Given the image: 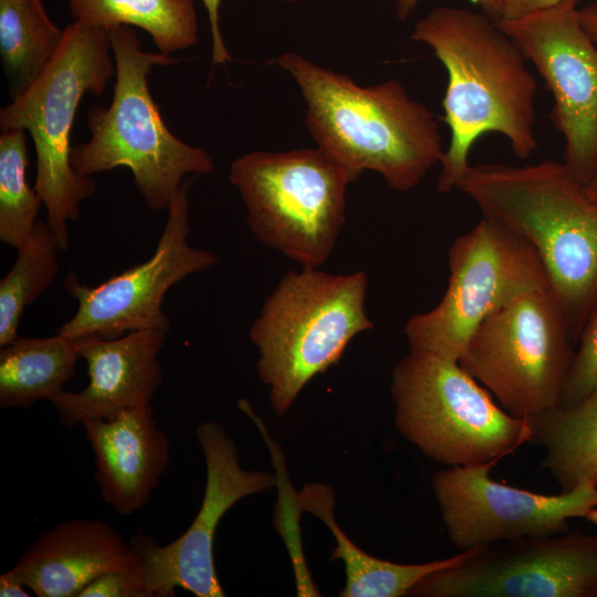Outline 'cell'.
I'll list each match as a JSON object with an SVG mask.
<instances>
[{"label":"cell","instance_id":"1","mask_svg":"<svg viewBox=\"0 0 597 597\" xmlns=\"http://www.w3.org/2000/svg\"><path fill=\"white\" fill-rule=\"evenodd\" d=\"M410 38L429 45L448 74L442 105L451 135L440 161L439 193L455 189L470 166L473 144L484 133L503 135L519 158L536 150V81L495 20L439 7L416 23Z\"/></svg>","mask_w":597,"mask_h":597},{"label":"cell","instance_id":"2","mask_svg":"<svg viewBox=\"0 0 597 597\" xmlns=\"http://www.w3.org/2000/svg\"><path fill=\"white\" fill-rule=\"evenodd\" d=\"M455 189L537 252L577 344L597 314V201L565 166L470 165Z\"/></svg>","mask_w":597,"mask_h":597},{"label":"cell","instance_id":"3","mask_svg":"<svg viewBox=\"0 0 597 597\" xmlns=\"http://www.w3.org/2000/svg\"><path fill=\"white\" fill-rule=\"evenodd\" d=\"M273 63L296 82L317 147L357 179L370 170L391 189L408 191L440 164L444 150L439 122L399 81L360 86L349 75L294 52L282 53Z\"/></svg>","mask_w":597,"mask_h":597},{"label":"cell","instance_id":"4","mask_svg":"<svg viewBox=\"0 0 597 597\" xmlns=\"http://www.w3.org/2000/svg\"><path fill=\"white\" fill-rule=\"evenodd\" d=\"M116 65L114 95L108 107L87 114L91 138L72 146L71 165L83 177L128 168L147 208L167 210L188 175H208L214 163L201 147L175 136L154 102L148 74L154 66L176 62L147 52L136 31L121 24L107 30Z\"/></svg>","mask_w":597,"mask_h":597},{"label":"cell","instance_id":"5","mask_svg":"<svg viewBox=\"0 0 597 597\" xmlns=\"http://www.w3.org/2000/svg\"><path fill=\"white\" fill-rule=\"evenodd\" d=\"M367 289L363 271L332 274L301 268L289 271L265 298L249 336L258 348V377L277 415L339 360L355 336L373 328Z\"/></svg>","mask_w":597,"mask_h":597},{"label":"cell","instance_id":"6","mask_svg":"<svg viewBox=\"0 0 597 597\" xmlns=\"http://www.w3.org/2000/svg\"><path fill=\"white\" fill-rule=\"evenodd\" d=\"M64 30L63 43L44 72L0 111L1 132L21 128L32 138L34 189L61 251L70 244L69 222L78 220L81 202L95 192L92 177L80 176L71 165L75 114L86 93L103 94L116 75L107 30L76 20Z\"/></svg>","mask_w":597,"mask_h":597},{"label":"cell","instance_id":"7","mask_svg":"<svg viewBox=\"0 0 597 597\" xmlns=\"http://www.w3.org/2000/svg\"><path fill=\"white\" fill-rule=\"evenodd\" d=\"M390 394L397 431L438 463L496 465L528 441L527 420L495 404L457 360L409 352L392 369Z\"/></svg>","mask_w":597,"mask_h":597},{"label":"cell","instance_id":"8","mask_svg":"<svg viewBox=\"0 0 597 597\" xmlns=\"http://www.w3.org/2000/svg\"><path fill=\"white\" fill-rule=\"evenodd\" d=\"M231 184L254 237L301 268H320L345 222L347 187L357 178L321 148L252 151L231 164Z\"/></svg>","mask_w":597,"mask_h":597},{"label":"cell","instance_id":"9","mask_svg":"<svg viewBox=\"0 0 597 597\" xmlns=\"http://www.w3.org/2000/svg\"><path fill=\"white\" fill-rule=\"evenodd\" d=\"M575 345L551 289L509 302L473 331L459 365L510 415L561 402Z\"/></svg>","mask_w":597,"mask_h":597},{"label":"cell","instance_id":"10","mask_svg":"<svg viewBox=\"0 0 597 597\" xmlns=\"http://www.w3.org/2000/svg\"><path fill=\"white\" fill-rule=\"evenodd\" d=\"M449 279L440 302L412 315L404 334L410 352L459 360L490 314L530 292L549 289L536 250L503 224L482 217L448 251Z\"/></svg>","mask_w":597,"mask_h":597},{"label":"cell","instance_id":"11","mask_svg":"<svg viewBox=\"0 0 597 597\" xmlns=\"http://www.w3.org/2000/svg\"><path fill=\"white\" fill-rule=\"evenodd\" d=\"M189 181L172 198L155 251L145 261L90 286L70 271L65 291L77 302L74 315L57 333L76 338L94 334L118 337L142 329L169 332L171 321L163 308L166 293L189 275L216 265V253L188 241Z\"/></svg>","mask_w":597,"mask_h":597},{"label":"cell","instance_id":"12","mask_svg":"<svg viewBox=\"0 0 597 597\" xmlns=\"http://www.w3.org/2000/svg\"><path fill=\"white\" fill-rule=\"evenodd\" d=\"M408 596L597 597V535L567 531L470 549Z\"/></svg>","mask_w":597,"mask_h":597},{"label":"cell","instance_id":"13","mask_svg":"<svg viewBox=\"0 0 597 597\" xmlns=\"http://www.w3.org/2000/svg\"><path fill=\"white\" fill-rule=\"evenodd\" d=\"M579 0L495 20L538 71L554 97L564 164L586 186L597 174V45L579 20Z\"/></svg>","mask_w":597,"mask_h":597},{"label":"cell","instance_id":"14","mask_svg":"<svg viewBox=\"0 0 597 597\" xmlns=\"http://www.w3.org/2000/svg\"><path fill=\"white\" fill-rule=\"evenodd\" d=\"M196 437L206 462V485L199 511L189 527L161 546L145 532L129 540L155 597L175 596L182 588L197 597H223L213 562V541L223 515L241 499L269 491L276 478L240 465L235 441L218 422L197 426Z\"/></svg>","mask_w":597,"mask_h":597},{"label":"cell","instance_id":"15","mask_svg":"<svg viewBox=\"0 0 597 597\" xmlns=\"http://www.w3.org/2000/svg\"><path fill=\"white\" fill-rule=\"evenodd\" d=\"M493 463L449 467L431 482L448 537L460 551L569 531V520L597 506V484L542 494L494 481Z\"/></svg>","mask_w":597,"mask_h":597},{"label":"cell","instance_id":"16","mask_svg":"<svg viewBox=\"0 0 597 597\" xmlns=\"http://www.w3.org/2000/svg\"><path fill=\"white\" fill-rule=\"evenodd\" d=\"M167 332L142 329L105 338L88 334L75 338L87 366L88 384L82 390H63L51 402L65 427L109 419L119 412L151 404L164 381L158 359Z\"/></svg>","mask_w":597,"mask_h":597},{"label":"cell","instance_id":"17","mask_svg":"<svg viewBox=\"0 0 597 597\" xmlns=\"http://www.w3.org/2000/svg\"><path fill=\"white\" fill-rule=\"evenodd\" d=\"M140 564L136 549L108 523L74 519L36 537L3 574L39 597H78L100 575Z\"/></svg>","mask_w":597,"mask_h":597},{"label":"cell","instance_id":"18","mask_svg":"<svg viewBox=\"0 0 597 597\" xmlns=\"http://www.w3.org/2000/svg\"><path fill=\"white\" fill-rule=\"evenodd\" d=\"M153 415L148 404L83 423L101 496L121 515H132L148 503L169 463V438Z\"/></svg>","mask_w":597,"mask_h":597},{"label":"cell","instance_id":"19","mask_svg":"<svg viewBox=\"0 0 597 597\" xmlns=\"http://www.w3.org/2000/svg\"><path fill=\"white\" fill-rule=\"evenodd\" d=\"M303 510L316 515L334 535L336 546L332 559L345 566L346 582L339 591L342 597H400L425 577L461 563L469 551L421 564H399L375 557L355 545L337 524L334 516V493L323 484H308L297 496Z\"/></svg>","mask_w":597,"mask_h":597},{"label":"cell","instance_id":"20","mask_svg":"<svg viewBox=\"0 0 597 597\" xmlns=\"http://www.w3.org/2000/svg\"><path fill=\"white\" fill-rule=\"evenodd\" d=\"M525 419L527 443L545 450L543 467L561 492L587 481L597 484V388L574 405L559 402Z\"/></svg>","mask_w":597,"mask_h":597},{"label":"cell","instance_id":"21","mask_svg":"<svg viewBox=\"0 0 597 597\" xmlns=\"http://www.w3.org/2000/svg\"><path fill=\"white\" fill-rule=\"evenodd\" d=\"M78 359L75 338L67 335L19 336L0 349V407L51 401L75 375Z\"/></svg>","mask_w":597,"mask_h":597},{"label":"cell","instance_id":"22","mask_svg":"<svg viewBox=\"0 0 597 597\" xmlns=\"http://www.w3.org/2000/svg\"><path fill=\"white\" fill-rule=\"evenodd\" d=\"M65 30L49 17L42 0H0V54L12 97L44 72Z\"/></svg>","mask_w":597,"mask_h":597},{"label":"cell","instance_id":"23","mask_svg":"<svg viewBox=\"0 0 597 597\" xmlns=\"http://www.w3.org/2000/svg\"><path fill=\"white\" fill-rule=\"evenodd\" d=\"M72 17L109 30L125 24L148 32L158 51L169 55L197 43L193 0H69Z\"/></svg>","mask_w":597,"mask_h":597},{"label":"cell","instance_id":"24","mask_svg":"<svg viewBox=\"0 0 597 597\" xmlns=\"http://www.w3.org/2000/svg\"><path fill=\"white\" fill-rule=\"evenodd\" d=\"M17 250L13 265L0 281V347L19 337L27 306L51 286L60 269L61 249L46 221L39 220Z\"/></svg>","mask_w":597,"mask_h":597},{"label":"cell","instance_id":"25","mask_svg":"<svg viewBox=\"0 0 597 597\" xmlns=\"http://www.w3.org/2000/svg\"><path fill=\"white\" fill-rule=\"evenodd\" d=\"M27 132L4 130L0 136V241L17 249L32 231L43 206L27 181Z\"/></svg>","mask_w":597,"mask_h":597},{"label":"cell","instance_id":"26","mask_svg":"<svg viewBox=\"0 0 597 597\" xmlns=\"http://www.w3.org/2000/svg\"><path fill=\"white\" fill-rule=\"evenodd\" d=\"M565 381L561 404L570 406L597 388V314L587 323Z\"/></svg>","mask_w":597,"mask_h":597},{"label":"cell","instance_id":"27","mask_svg":"<svg viewBox=\"0 0 597 597\" xmlns=\"http://www.w3.org/2000/svg\"><path fill=\"white\" fill-rule=\"evenodd\" d=\"M78 597H154L140 566L108 570L87 584Z\"/></svg>","mask_w":597,"mask_h":597},{"label":"cell","instance_id":"28","mask_svg":"<svg viewBox=\"0 0 597 597\" xmlns=\"http://www.w3.org/2000/svg\"><path fill=\"white\" fill-rule=\"evenodd\" d=\"M285 2H296L298 0H283ZM208 13L210 32L212 39V63L226 64L232 60L221 34L220 29V4L221 0H202Z\"/></svg>","mask_w":597,"mask_h":597},{"label":"cell","instance_id":"29","mask_svg":"<svg viewBox=\"0 0 597 597\" xmlns=\"http://www.w3.org/2000/svg\"><path fill=\"white\" fill-rule=\"evenodd\" d=\"M561 0H504L501 19H517L526 14L549 8Z\"/></svg>","mask_w":597,"mask_h":597},{"label":"cell","instance_id":"30","mask_svg":"<svg viewBox=\"0 0 597 597\" xmlns=\"http://www.w3.org/2000/svg\"><path fill=\"white\" fill-rule=\"evenodd\" d=\"M420 0H396V14L400 19H407L416 9ZM481 6L490 18L499 20L502 17L504 0H474Z\"/></svg>","mask_w":597,"mask_h":597},{"label":"cell","instance_id":"31","mask_svg":"<svg viewBox=\"0 0 597 597\" xmlns=\"http://www.w3.org/2000/svg\"><path fill=\"white\" fill-rule=\"evenodd\" d=\"M24 585L7 577L4 574L0 575V596L1 597H28L29 593Z\"/></svg>","mask_w":597,"mask_h":597},{"label":"cell","instance_id":"32","mask_svg":"<svg viewBox=\"0 0 597 597\" xmlns=\"http://www.w3.org/2000/svg\"><path fill=\"white\" fill-rule=\"evenodd\" d=\"M579 20L584 30L597 45V4L579 10Z\"/></svg>","mask_w":597,"mask_h":597},{"label":"cell","instance_id":"33","mask_svg":"<svg viewBox=\"0 0 597 597\" xmlns=\"http://www.w3.org/2000/svg\"><path fill=\"white\" fill-rule=\"evenodd\" d=\"M586 191L588 196L597 201V174L596 176L586 185Z\"/></svg>","mask_w":597,"mask_h":597},{"label":"cell","instance_id":"34","mask_svg":"<svg viewBox=\"0 0 597 597\" xmlns=\"http://www.w3.org/2000/svg\"><path fill=\"white\" fill-rule=\"evenodd\" d=\"M590 523L597 526V506L591 509L585 516Z\"/></svg>","mask_w":597,"mask_h":597}]
</instances>
